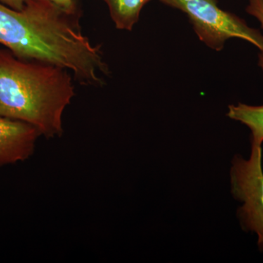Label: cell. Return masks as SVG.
Listing matches in <instances>:
<instances>
[{"instance_id": "3957f363", "label": "cell", "mask_w": 263, "mask_h": 263, "mask_svg": "<svg viewBox=\"0 0 263 263\" xmlns=\"http://www.w3.org/2000/svg\"><path fill=\"white\" fill-rule=\"evenodd\" d=\"M183 12L193 24L199 39L209 48L219 51L230 38L252 43L263 52V34L249 27L239 16L219 8L218 0H158Z\"/></svg>"}, {"instance_id": "30bf717a", "label": "cell", "mask_w": 263, "mask_h": 263, "mask_svg": "<svg viewBox=\"0 0 263 263\" xmlns=\"http://www.w3.org/2000/svg\"><path fill=\"white\" fill-rule=\"evenodd\" d=\"M26 0H0L2 3L16 10H23Z\"/></svg>"}, {"instance_id": "277c9868", "label": "cell", "mask_w": 263, "mask_h": 263, "mask_svg": "<svg viewBox=\"0 0 263 263\" xmlns=\"http://www.w3.org/2000/svg\"><path fill=\"white\" fill-rule=\"evenodd\" d=\"M249 160L235 155L230 170L231 193L243 205L238 211L240 226L257 236L263 252V171L262 146L251 144Z\"/></svg>"}, {"instance_id": "7a4b0ae2", "label": "cell", "mask_w": 263, "mask_h": 263, "mask_svg": "<svg viewBox=\"0 0 263 263\" xmlns=\"http://www.w3.org/2000/svg\"><path fill=\"white\" fill-rule=\"evenodd\" d=\"M72 74L0 49V115L32 124L47 138L63 133L62 116L75 96Z\"/></svg>"}, {"instance_id": "8992f818", "label": "cell", "mask_w": 263, "mask_h": 263, "mask_svg": "<svg viewBox=\"0 0 263 263\" xmlns=\"http://www.w3.org/2000/svg\"><path fill=\"white\" fill-rule=\"evenodd\" d=\"M108 6L116 27L131 31L138 22L143 7L152 0H102Z\"/></svg>"}, {"instance_id": "5b68a950", "label": "cell", "mask_w": 263, "mask_h": 263, "mask_svg": "<svg viewBox=\"0 0 263 263\" xmlns=\"http://www.w3.org/2000/svg\"><path fill=\"white\" fill-rule=\"evenodd\" d=\"M41 136L32 124L0 115V166L29 159Z\"/></svg>"}, {"instance_id": "52a82bcc", "label": "cell", "mask_w": 263, "mask_h": 263, "mask_svg": "<svg viewBox=\"0 0 263 263\" xmlns=\"http://www.w3.org/2000/svg\"><path fill=\"white\" fill-rule=\"evenodd\" d=\"M227 116L245 124L251 130V144L262 146L263 143V105L253 106L238 103L230 105Z\"/></svg>"}, {"instance_id": "9c48e42d", "label": "cell", "mask_w": 263, "mask_h": 263, "mask_svg": "<svg viewBox=\"0 0 263 263\" xmlns=\"http://www.w3.org/2000/svg\"><path fill=\"white\" fill-rule=\"evenodd\" d=\"M50 1L67 10L72 9L79 5L78 0H50Z\"/></svg>"}, {"instance_id": "ba28073f", "label": "cell", "mask_w": 263, "mask_h": 263, "mask_svg": "<svg viewBox=\"0 0 263 263\" xmlns=\"http://www.w3.org/2000/svg\"><path fill=\"white\" fill-rule=\"evenodd\" d=\"M246 11L257 18L263 29V0H249ZM258 60V65L263 71V52H259Z\"/></svg>"}, {"instance_id": "6da1fadb", "label": "cell", "mask_w": 263, "mask_h": 263, "mask_svg": "<svg viewBox=\"0 0 263 263\" xmlns=\"http://www.w3.org/2000/svg\"><path fill=\"white\" fill-rule=\"evenodd\" d=\"M80 5L67 10L50 0H26L16 10L0 2V44L15 57L70 71L77 82L100 87L110 76L100 45L81 29Z\"/></svg>"}]
</instances>
